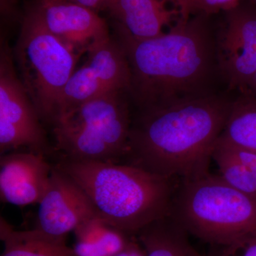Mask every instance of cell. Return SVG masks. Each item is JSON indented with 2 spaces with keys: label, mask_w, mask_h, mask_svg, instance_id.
<instances>
[{
  "label": "cell",
  "mask_w": 256,
  "mask_h": 256,
  "mask_svg": "<svg viewBox=\"0 0 256 256\" xmlns=\"http://www.w3.org/2000/svg\"><path fill=\"white\" fill-rule=\"evenodd\" d=\"M124 94L101 96L56 117V149L63 158L116 163L124 158L132 122Z\"/></svg>",
  "instance_id": "cell-5"
},
{
  "label": "cell",
  "mask_w": 256,
  "mask_h": 256,
  "mask_svg": "<svg viewBox=\"0 0 256 256\" xmlns=\"http://www.w3.org/2000/svg\"><path fill=\"white\" fill-rule=\"evenodd\" d=\"M218 140L256 152V102L248 98L232 102Z\"/></svg>",
  "instance_id": "cell-17"
},
{
  "label": "cell",
  "mask_w": 256,
  "mask_h": 256,
  "mask_svg": "<svg viewBox=\"0 0 256 256\" xmlns=\"http://www.w3.org/2000/svg\"><path fill=\"white\" fill-rule=\"evenodd\" d=\"M250 1H252V2L254 3V4L256 6V0H250Z\"/></svg>",
  "instance_id": "cell-25"
},
{
  "label": "cell",
  "mask_w": 256,
  "mask_h": 256,
  "mask_svg": "<svg viewBox=\"0 0 256 256\" xmlns=\"http://www.w3.org/2000/svg\"><path fill=\"white\" fill-rule=\"evenodd\" d=\"M248 87L250 88L254 92H256V72L254 74L250 84H249Z\"/></svg>",
  "instance_id": "cell-24"
},
{
  "label": "cell",
  "mask_w": 256,
  "mask_h": 256,
  "mask_svg": "<svg viewBox=\"0 0 256 256\" xmlns=\"http://www.w3.org/2000/svg\"><path fill=\"white\" fill-rule=\"evenodd\" d=\"M38 204L34 228L56 238H66L79 226L98 216L86 192L55 166L46 193Z\"/></svg>",
  "instance_id": "cell-10"
},
{
  "label": "cell",
  "mask_w": 256,
  "mask_h": 256,
  "mask_svg": "<svg viewBox=\"0 0 256 256\" xmlns=\"http://www.w3.org/2000/svg\"><path fill=\"white\" fill-rule=\"evenodd\" d=\"M0 238L4 244L1 256H78L66 244V238H56L37 230H16L1 217Z\"/></svg>",
  "instance_id": "cell-14"
},
{
  "label": "cell",
  "mask_w": 256,
  "mask_h": 256,
  "mask_svg": "<svg viewBox=\"0 0 256 256\" xmlns=\"http://www.w3.org/2000/svg\"><path fill=\"white\" fill-rule=\"evenodd\" d=\"M217 144L222 146L230 156L244 164L256 178V152L234 146L218 140V139Z\"/></svg>",
  "instance_id": "cell-20"
},
{
  "label": "cell",
  "mask_w": 256,
  "mask_h": 256,
  "mask_svg": "<svg viewBox=\"0 0 256 256\" xmlns=\"http://www.w3.org/2000/svg\"><path fill=\"white\" fill-rule=\"evenodd\" d=\"M216 55L230 89L248 87L256 72V6L252 1L224 12Z\"/></svg>",
  "instance_id": "cell-9"
},
{
  "label": "cell",
  "mask_w": 256,
  "mask_h": 256,
  "mask_svg": "<svg viewBox=\"0 0 256 256\" xmlns=\"http://www.w3.org/2000/svg\"><path fill=\"white\" fill-rule=\"evenodd\" d=\"M242 0H171L180 12V18H188L197 15L210 16L226 12L238 6Z\"/></svg>",
  "instance_id": "cell-19"
},
{
  "label": "cell",
  "mask_w": 256,
  "mask_h": 256,
  "mask_svg": "<svg viewBox=\"0 0 256 256\" xmlns=\"http://www.w3.org/2000/svg\"><path fill=\"white\" fill-rule=\"evenodd\" d=\"M228 248V252L224 256H256V236L250 240Z\"/></svg>",
  "instance_id": "cell-21"
},
{
  "label": "cell",
  "mask_w": 256,
  "mask_h": 256,
  "mask_svg": "<svg viewBox=\"0 0 256 256\" xmlns=\"http://www.w3.org/2000/svg\"><path fill=\"white\" fill-rule=\"evenodd\" d=\"M52 169L42 153L2 154L1 201L18 206L40 203L50 184Z\"/></svg>",
  "instance_id": "cell-12"
},
{
  "label": "cell",
  "mask_w": 256,
  "mask_h": 256,
  "mask_svg": "<svg viewBox=\"0 0 256 256\" xmlns=\"http://www.w3.org/2000/svg\"><path fill=\"white\" fill-rule=\"evenodd\" d=\"M130 86L127 56L118 41L110 38L90 50L85 63L72 74L64 88L56 117L101 96L129 92Z\"/></svg>",
  "instance_id": "cell-8"
},
{
  "label": "cell",
  "mask_w": 256,
  "mask_h": 256,
  "mask_svg": "<svg viewBox=\"0 0 256 256\" xmlns=\"http://www.w3.org/2000/svg\"><path fill=\"white\" fill-rule=\"evenodd\" d=\"M210 18H178L168 33L146 40L117 30L130 68L129 92L140 110L208 94L217 66Z\"/></svg>",
  "instance_id": "cell-2"
},
{
  "label": "cell",
  "mask_w": 256,
  "mask_h": 256,
  "mask_svg": "<svg viewBox=\"0 0 256 256\" xmlns=\"http://www.w3.org/2000/svg\"><path fill=\"white\" fill-rule=\"evenodd\" d=\"M175 188L169 215L186 232L229 247L256 236V198L235 190L220 175L184 178Z\"/></svg>",
  "instance_id": "cell-4"
},
{
  "label": "cell",
  "mask_w": 256,
  "mask_h": 256,
  "mask_svg": "<svg viewBox=\"0 0 256 256\" xmlns=\"http://www.w3.org/2000/svg\"><path fill=\"white\" fill-rule=\"evenodd\" d=\"M212 160L216 163L220 176L226 182L235 190L256 198L255 176L217 142L212 153Z\"/></svg>",
  "instance_id": "cell-18"
},
{
  "label": "cell",
  "mask_w": 256,
  "mask_h": 256,
  "mask_svg": "<svg viewBox=\"0 0 256 256\" xmlns=\"http://www.w3.org/2000/svg\"><path fill=\"white\" fill-rule=\"evenodd\" d=\"M34 8L48 30L80 56L111 38L105 20L86 6L68 0H38Z\"/></svg>",
  "instance_id": "cell-11"
},
{
  "label": "cell",
  "mask_w": 256,
  "mask_h": 256,
  "mask_svg": "<svg viewBox=\"0 0 256 256\" xmlns=\"http://www.w3.org/2000/svg\"><path fill=\"white\" fill-rule=\"evenodd\" d=\"M55 166L86 192L101 220L130 236L169 215L174 180L108 162L62 158Z\"/></svg>",
  "instance_id": "cell-3"
},
{
  "label": "cell",
  "mask_w": 256,
  "mask_h": 256,
  "mask_svg": "<svg viewBox=\"0 0 256 256\" xmlns=\"http://www.w3.org/2000/svg\"><path fill=\"white\" fill-rule=\"evenodd\" d=\"M114 256H146V254L140 242L131 239L127 246Z\"/></svg>",
  "instance_id": "cell-23"
},
{
  "label": "cell",
  "mask_w": 256,
  "mask_h": 256,
  "mask_svg": "<svg viewBox=\"0 0 256 256\" xmlns=\"http://www.w3.org/2000/svg\"><path fill=\"white\" fill-rule=\"evenodd\" d=\"M232 105L208 92L141 110L131 124L126 164L171 180L208 172Z\"/></svg>",
  "instance_id": "cell-1"
},
{
  "label": "cell",
  "mask_w": 256,
  "mask_h": 256,
  "mask_svg": "<svg viewBox=\"0 0 256 256\" xmlns=\"http://www.w3.org/2000/svg\"><path fill=\"white\" fill-rule=\"evenodd\" d=\"M74 250L78 256H114L130 242V236L95 217L74 230Z\"/></svg>",
  "instance_id": "cell-16"
},
{
  "label": "cell",
  "mask_w": 256,
  "mask_h": 256,
  "mask_svg": "<svg viewBox=\"0 0 256 256\" xmlns=\"http://www.w3.org/2000/svg\"><path fill=\"white\" fill-rule=\"evenodd\" d=\"M169 0H114L108 11L116 21V30L137 40L163 34V28L180 18Z\"/></svg>",
  "instance_id": "cell-13"
},
{
  "label": "cell",
  "mask_w": 256,
  "mask_h": 256,
  "mask_svg": "<svg viewBox=\"0 0 256 256\" xmlns=\"http://www.w3.org/2000/svg\"><path fill=\"white\" fill-rule=\"evenodd\" d=\"M186 232L170 215L152 222L137 234L146 256H201Z\"/></svg>",
  "instance_id": "cell-15"
},
{
  "label": "cell",
  "mask_w": 256,
  "mask_h": 256,
  "mask_svg": "<svg viewBox=\"0 0 256 256\" xmlns=\"http://www.w3.org/2000/svg\"><path fill=\"white\" fill-rule=\"evenodd\" d=\"M68 1L86 6L98 12L100 10H108L114 0H68Z\"/></svg>",
  "instance_id": "cell-22"
},
{
  "label": "cell",
  "mask_w": 256,
  "mask_h": 256,
  "mask_svg": "<svg viewBox=\"0 0 256 256\" xmlns=\"http://www.w3.org/2000/svg\"><path fill=\"white\" fill-rule=\"evenodd\" d=\"M14 54L22 82L40 118L53 122L80 56L48 30L34 6L24 18Z\"/></svg>",
  "instance_id": "cell-6"
},
{
  "label": "cell",
  "mask_w": 256,
  "mask_h": 256,
  "mask_svg": "<svg viewBox=\"0 0 256 256\" xmlns=\"http://www.w3.org/2000/svg\"><path fill=\"white\" fill-rule=\"evenodd\" d=\"M40 116L15 72L9 48L2 46L0 57V151L26 146L44 154L46 140Z\"/></svg>",
  "instance_id": "cell-7"
},
{
  "label": "cell",
  "mask_w": 256,
  "mask_h": 256,
  "mask_svg": "<svg viewBox=\"0 0 256 256\" xmlns=\"http://www.w3.org/2000/svg\"><path fill=\"white\" fill-rule=\"evenodd\" d=\"M169 1H171V0H169Z\"/></svg>",
  "instance_id": "cell-26"
}]
</instances>
